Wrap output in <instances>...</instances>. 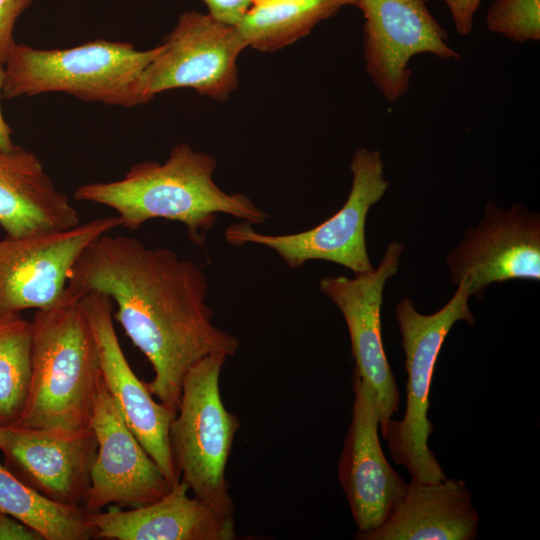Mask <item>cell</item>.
<instances>
[{
  "mask_svg": "<svg viewBox=\"0 0 540 540\" xmlns=\"http://www.w3.org/2000/svg\"><path fill=\"white\" fill-rule=\"evenodd\" d=\"M485 22L490 32L515 43L539 41L540 0H495Z\"/></svg>",
  "mask_w": 540,
  "mask_h": 540,
  "instance_id": "cell-23",
  "label": "cell"
},
{
  "mask_svg": "<svg viewBox=\"0 0 540 540\" xmlns=\"http://www.w3.org/2000/svg\"><path fill=\"white\" fill-rule=\"evenodd\" d=\"M180 481L158 500L140 507L109 506L88 513L96 536L108 540H233L232 514L223 513L193 495Z\"/></svg>",
  "mask_w": 540,
  "mask_h": 540,
  "instance_id": "cell-17",
  "label": "cell"
},
{
  "mask_svg": "<svg viewBox=\"0 0 540 540\" xmlns=\"http://www.w3.org/2000/svg\"><path fill=\"white\" fill-rule=\"evenodd\" d=\"M80 299L66 288L58 303L36 310L30 390L16 426L62 435L90 427L100 370Z\"/></svg>",
  "mask_w": 540,
  "mask_h": 540,
  "instance_id": "cell-3",
  "label": "cell"
},
{
  "mask_svg": "<svg viewBox=\"0 0 540 540\" xmlns=\"http://www.w3.org/2000/svg\"><path fill=\"white\" fill-rule=\"evenodd\" d=\"M285 1H295V0H253V4L256 3H265V2H285Z\"/></svg>",
  "mask_w": 540,
  "mask_h": 540,
  "instance_id": "cell-29",
  "label": "cell"
},
{
  "mask_svg": "<svg viewBox=\"0 0 540 540\" xmlns=\"http://www.w3.org/2000/svg\"><path fill=\"white\" fill-rule=\"evenodd\" d=\"M0 540H44L33 528L22 521L0 512Z\"/></svg>",
  "mask_w": 540,
  "mask_h": 540,
  "instance_id": "cell-27",
  "label": "cell"
},
{
  "mask_svg": "<svg viewBox=\"0 0 540 540\" xmlns=\"http://www.w3.org/2000/svg\"><path fill=\"white\" fill-rule=\"evenodd\" d=\"M3 85H4V67L0 68V99L2 96L3 91ZM12 129L9 126V124L4 119V116L1 111V105H0V149L2 150H9L11 149L15 144L12 139Z\"/></svg>",
  "mask_w": 540,
  "mask_h": 540,
  "instance_id": "cell-28",
  "label": "cell"
},
{
  "mask_svg": "<svg viewBox=\"0 0 540 540\" xmlns=\"http://www.w3.org/2000/svg\"><path fill=\"white\" fill-rule=\"evenodd\" d=\"M67 288L81 297L97 292L112 299L113 318L153 368L149 391L175 411L184 376L196 361L238 351V338L213 323L201 266L168 248L104 234L77 258Z\"/></svg>",
  "mask_w": 540,
  "mask_h": 540,
  "instance_id": "cell-1",
  "label": "cell"
},
{
  "mask_svg": "<svg viewBox=\"0 0 540 540\" xmlns=\"http://www.w3.org/2000/svg\"><path fill=\"white\" fill-rule=\"evenodd\" d=\"M202 1L208 9V14L229 25H237L253 3V0Z\"/></svg>",
  "mask_w": 540,
  "mask_h": 540,
  "instance_id": "cell-25",
  "label": "cell"
},
{
  "mask_svg": "<svg viewBox=\"0 0 540 540\" xmlns=\"http://www.w3.org/2000/svg\"><path fill=\"white\" fill-rule=\"evenodd\" d=\"M352 418L338 463V477L358 527L379 528L403 497L407 483L391 467L379 440V411L372 386L354 369Z\"/></svg>",
  "mask_w": 540,
  "mask_h": 540,
  "instance_id": "cell-15",
  "label": "cell"
},
{
  "mask_svg": "<svg viewBox=\"0 0 540 540\" xmlns=\"http://www.w3.org/2000/svg\"><path fill=\"white\" fill-rule=\"evenodd\" d=\"M403 251V243L392 241L376 269L354 278L340 275L319 280V290L338 307L346 322L354 369L375 391L382 435L399 409L400 393L384 350L380 313L385 284L397 273Z\"/></svg>",
  "mask_w": 540,
  "mask_h": 540,
  "instance_id": "cell-12",
  "label": "cell"
},
{
  "mask_svg": "<svg viewBox=\"0 0 540 540\" xmlns=\"http://www.w3.org/2000/svg\"><path fill=\"white\" fill-rule=\"evenodd\" d=\"M356 0H295L253 4L235 25L247 47L281 50L308 35L320 22L331 18Z\"/></svg>",
  "mask_w": 540,
  "mask_h": 540,
  "instance_id": "cell-20",
  "label": "cell"
},
{
  "mask_svg": "<svg viewBox=\"0 0 540 540\" xmlns=\"http://www.w3.org/2000/svg\"><path fill=\"white\" fill-rule=\"evenodd\" d=\"M118 226L121 219L115 215L63 231L0 240V318L58 303L82 251Z\"/></svg>",
  "mask_w": 540,
  "mask_h": 540,
  "instance_id": "cell-9",
  "label": "cell"
},
{
  "mask_svg": "<svg viewBox=\"0 0 540 540\" xmlns=\"http://www.w3.org/2000/svg\"><path fill=\"white\" fill-rule=\"evenodd\" d=\"M96 449L91 427L62 435L0 425L4 465L29 487L61 504L82 506Z\"/></svg>",
  "mask_w": 540,
  "mask_h": 540,
  "instance_id": "cell-16",
  "label": "cell"
},
{
  "mask_svg": "<svg viewBox=\"0 0 540 540\" xmlns=\"http://www.w3.org/2000/svg\"><path fill=\"white\" fill-rule=\"evenodd\" d=\"M33 0H0V68H3L16 41L14 29L19 17Z\"/></svg>",
  "mask_w": 540,
  "mask_h": 540,
  "instance_id": "cell-24",
  "label": "cell"
},
{
  "mask_svg": "<svg viewBox=\"0 0 540 540\" xmlns=\"http://www.w3.org/2000/svg\"><path fill=\"white\" fill-rule=\"evenodd\" d=\"M0 512L36 530L44 540H88L96 537L81 505H65L29 487L0 462Z\"/></svg>",
  "mask_w": 540,
  "mask_h": 540,
  "instance_id": "cell-21",
  "label": "cell"
},
{
  "mask_svg": "<svg viewBox=\"0 0 540 540\" xmlns=\"http://www.w3.org/2000/svg\"><path fill=\"white\" fill-rule=\"evenodd\" d=\"M446 262L453 283L480 299L492 283L540 280V215L523 205L489 201L477 227L467 228Z\"/></svg>",
  "mask_w": 540,
  "mask_h": 540,
  "instance_id": "cell-11",
  "label": "cell"
},
{
  "mask_svg": "<svg viewBox=\"0 0 540 540\" xmlns=\"http://www.w3.org/2000/svg\"><path fill=\"white\" fill-rule=\"evenodd\" d=\"M80 223L78 211L31 151L0 149V226L7 237L63 231Z\"/></svg>",
  "mask_w": 540,
  "mask_h": 540,
  "instance_id": "cell-18",
  "label": "cell"
},
{
  "mask_svg": "<svg viewBox=\"0 0 540 540\" xmlns=\"http://www.w3.org/2000/svg\"><path fill=\"white\" fill-rule=\"evenodd\" d=\"M163 45L137 50L130 42L97 39L66 49L14 45L4 66L2 97L61 92L87 102L142 105L140 81Z\"/></svg>",
  "mask_w": 540,
  "mask_h": 540,
  "instance_id": "cell-4",
  "label": "cell"
},
{
  "mask_svg": "<svg viewBox=\"0 0 540 540\" xmlns=\"http://www.w3.org/2000/svg\"><path fill=\"white\" fill-rule=\"evenodd\" d=\"M355 7L365 19V70L387 102L407 93L412 77L409 63L414 56L461 58L430 12L428 0H356Z\"/></svg>",
  "mask_w": 540,
  "mask_h": 540,
  "instance_id": "cell-10",
  "label": "cell"
},
{
  "mask_svg": "<svg viewBox=\"0 0 540 540\" xmlns=\"http://www.w3.org/2000/svg\"><path fill=\"white\" fill-rule=\"evenodd\" d=\"M162 45L141 77L143 104L176 88H191L224 102L238 88L237 60L247 45L235 25L208 13L186 11Z\"/></svg>",
  "mask_w": 540,
  "mask_h": 540,
  "instance_id": "cell-8",
  "label": "cell"
},
{
  "mask_svg": "<svg viewBox=\"0 0 540 540\" xmlns=\"http://www.w3.org/2000/svg\"><path fill=\"white\" fill-rule=\"evenodd\" d=\"M32 326L20 314L0 318V425H15L28 399Z\"/></svg>",
  "mask_w": 540,
  "mask_h": 540,
  "instance_id": "cell-22",
  "label": "cell"
},
{
  "mask_svg": "<svg viewBox=\"0 0 540 540\" xmlns=\"http://www.w3.org/2000/svg\"><path fill=\"white\" fill-rule=\"evenodd\" d=\"M350 170L352 184L345 203L321 224L302 232L269 235L240 221L225 230L226 241L237 247L254 244L270 248L292 269L311 260H324L355 274L372 271L366 245V218L370 208L385 195L389 182L384 177L382 156L375 149L358 148Z\"/></svg>",
  "mask_w": 540,
  "mask_h": 540,
  "instance_id": "cell-7",
  "label": "cell"
},
{
  "mask_svg": "<svg viewBox=\"0 0 540 540\" xmlns=\"http://www.w3.org/2000/svg\"><path fill=\"white\" fill-rule=\"evenodd\" d=\"M227 358L223 353H212L188 369L170 424L169 442L180 479L193 495L233 515L225 471L240 421L226 409L220 393V375Z\"/></svg>",
  "mask_w": 540,
  "mask_h": 540,
  "instance_id": "cell-6",
  "label": "cell"
},
{
  "mask_svg": "<svg viewBox=\"0 0 540 540\" xmlns=\"http://www.w3.org/2000/svg\"><path fill=\"white\" fill-rule=\"evenodd\" d=\"M216 167L214 156L180 143L170 150L165 162L136 163L122 179L77 187L73 198L113 209L121 225L130 231L155 218L180 222L189 240L204 247L219 214L253 225L264 224L269 218L247 195L221 189L213 179Z\"/></svg>",
  "mask_w": 540,
  "mask_h": 540,
  "instance_id": "cell-2",
  "label": "cell"
},
{
  "mask_svg": "<svg viewBox=\"0 0 540 540\" xmlns=\"http://www.w3.org/2000/svg\"><path fill=\"white\" fill-rule=\"evenodd\" d=\"M461 479L423 482L412 478L387 520L359 540H474L479 514Z\"/></svg>",
  "mask_w": 540,
  "mask_h": 540,
  "instance_id": "cell-19",
  "label": "cell"
},
{
  "mask_svg": "<svg viewBox=\"0 0 540 540\" xmlns=\"http://www.w3.org/2000/svg\"><path fill=\"white\" fill-rule=\"evenodd\" d=\"M447 5L455 30L468 36L473 30L474 17L483 0H443Z\"/></svg>",
  "mask_w": 540,
  "mask_h": 540,
  "instance_id": "cell-26",
  "label": "cell"
},
{
  "mask_svg": "<svg viewBox=\"0 0 540 540\" xmlns=\"http://www.w3.org/2000/svg\"><path fill=\"white\" fill-rule=\"evenodd\" d=\"M80 300L95 340L101 380L171 488L180 481L169 442V428L176 411L155 401L147 384L131 368L115 331L112 299L90 292Z\"/></svg>",
  "mask_w": 540,
  "mask_h": 540,
  "instance_id": "cell-14",
  "label": "cell"
},
{
  "mask_svg": "<svg viewBox=\"0 0 540 540\" xmlns=\"http://www.w3.org/2000/svg\"><path fill=\"white\" fill-rule=\"evenodd\" d=\"M470 297L466 285L459 283L452 298L432 314L418 312L408 297L396 306L407 372L406 407L403 418L391 419L382 437L394 463L404 466L419 481L438 482L446 478L428 446L433 432L428 419L429 393L438 355L453 325L458 321L475 325L468 305Z\"/></svg>",
  "mask_w": 540,
  "mask_h": 540,
  "instance_id": "cell-5",
  "label": "cell"
},
{
  "mask_svg": "<svg viewBox=\"0 0 540 540\" xmlns=\"http://www.w3.org/2000/svg\"><path fill=\"white\" fill-rule=\"evenodd\" d=\"M90 427L97 449L82 503L87 511L109 506L140 507L168 493L170 486L164 475L126 424L101 377Z\"/></svg>",
  "mask_w": 540,
  "mask_h": 540,
  "instance_id": "cell-13",
  "label": "cell"
}]
</instances>
